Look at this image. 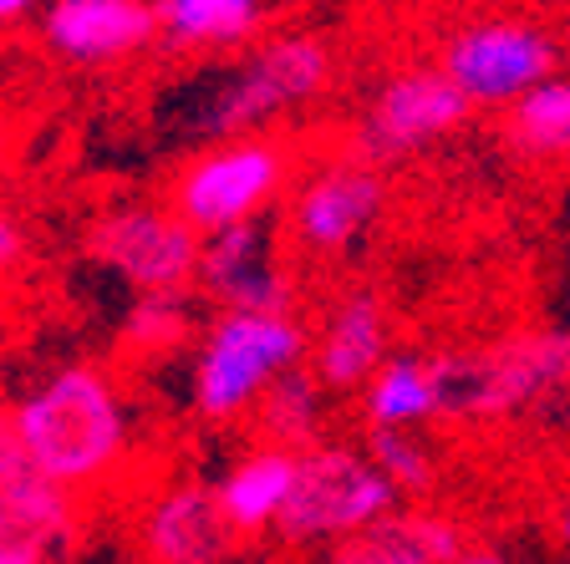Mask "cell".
I'll return each instance as SVG.
<instances>
[{
	"instance_id": "obj_1",
	"label": "cell",
	"mask_w": 570,
	"mask_h": 564,
	"mask_svg": "<svg viewBox=\"0 0 570 564\" xmlns=\"http://www.w3.org/2000/svg\"><path fill=\"white\" fill-rule=\"evenodd\" d=\"M336 82V57L321 36H271L229 61H199L154 92V128L178 142H229L265 132Z\"/></svg>"
},
{
	"instance_id": "obj_2",
	"label": "cell",
	"mask_w": 570,
	"mask_h": 564,
	"mask_svg": "<svg viewBox=\"0 0 570 564\" xmlns=\"http://www.w3.org/2000/svg\"><path fill=\"white\" fill-rule=\"evenodd\" d=\"M11 433L41 478L87 494L128 463L132 407L102 366L67 362L16 397Z\"/></svg>"
},
{
	"instance_id": "obj_3",
	"label": "cell",
	"mask_w": 570,
	"mask_h": 564,
	"mask_svg": "<svg viewBox=\"0 0 570 564\" xmlns=\"http://www.w3.org/2000/svg\"><path fill=\"white\" fill-rule=\"evenodd\" d=\"M306 346L311 342L301 316L219 310L194 352L189 407L204 423H239L271 397L285 372L306 366Z\"/></svg>"
},
{
	"instance_id": "obj_4",
	"label": "cell",
	"mask_w": 570,
	"mask_h": 564,
	"mask_svg": "<svg viewBox=\"0 0 570 564\" xmlns=\"http://www.w3.org/2000/svg\"><path fill=\"white\" fill-rule=\"evenodd\" d=\"M291 188H296L291 142L271 138V132H249V138L194 148L168 184V209L209 239L235 224L271 219L275 204L291 199Z\"/></svg>"
},
{
	"instance_id": "obj_5",
	"label": "cell",
	"mask_w": 570,
	"mask_h": 564,
	"mask_svg": "<svg viewBox=\"0 0 570 564\" xmlns=\"http://www.w3.org/2000/svg\"><path fill=\"white\" fill-rule=\"evenodd\" d=\"M403 494L397 483L367 458V447H346V443H321L311 453H301L296 488L285 498L275 534L285 544H342L352 534H362L367 524L397 514Z\"/></svg>"
},
{
	"instance_id": "obj_6",
	"label": "cell",
	"mask_w": 570,
	"mask_h": 564,
	"mask_svg": "<svg viewBox=\"0 0 570 564\" xmlns=\"http://www.w3.org/2000/svg\"><path fill=\"white\" fill-rule=\"evenodd\" d=\"M560 36L530 16H474L443 31L439 67L474 107H504L560 77Z\"/></svg>"
},
{
	"instance_id": "obj_7",
	"label": "cell",
	"mask_w": 570,
	"mask_h": 564,
	"mask_svg": "<svg viewBox=\"0 0 570 564\" xmlns=\"http://www.w3.org/2000/svg\"><path fill=\"white\" fill-rule=\"evenodd\" d=\"M428 362L443 392V417L479 423L570 392V336H520L474 352H439Z\"/></svg>"
},
{
	"instance_id": "obj_8",
	"label": "cell",
	"mask_w": 570,
	"mask_h": 564,
	"mask_svg": "<svg viewBox=\"0 0 570 564\" xmlns=\"http://www.w3.org/2000/svg\"><path fill=\"white\" fill-rule=\"evenodd\" d=\"M474 118V102L443 77L439 61H407L387 71L377 92L367 97L356 118V158L367 164H403L433 142L453 138Z\"/></svg>"
},
{
	"instance_id": "obj_9",
	"label": "cell",
	"mask_w": 570,
	"mask_h": 564,
	"mask_svg": "<svg viewBox=\"0 0 570 564\" xmlns=\"http://www.w3.org/2000/svg\"><path fill=\"white\" fill-rule=\"evenodd\" d=\"M87 249L138 295H174L199 280L204 235L168 204H118L87 229Z\"/></svg>"
},
{
	"instance_id": "obj_10",
	"label": "cell",
	"mask_w": 570,
	"mask_h": 564,
	"mask_svg": "<svg viewBox=\"0 0 570 564\" xmlns=\"http://www.w3.org/2000/svg\"><path fill=\"white\" fill-rule=\"evenodd\" d=\"M387 209V184L367 158H332L296 178L285 199V239L311 259L352 255L377 229Z\"/></svg>"
},
{
	"instance_id": "obj_11",
	"label": "cell",
	"mask_w": 570,
	"mask_h": 564,
	"mask_svg": "<svg viewBox=\"0 0 570 564\" xmlns=\"http://www.w3.org/2000/svg\"><path fill=\"white\" fill-rule=\"evenodd\" d=\"M199 295L219 310H255V316H296L301 285L285 255L275 219H249L204 239Z\"/></svg>"
},
{
	"instance_id": "obj_12",
	"label": "cell",
	"mask_w": 570,
	"mask_h": 564,
	"mask_svg": "<svg viewBox=\"0 0 570 564\" xmlns=\"http://www.w3.org/2000/svg\"><path fill=\"white\" fill-rule=\"evenodd\" d=\"M158 36V0H51L41 16V47L71 67H118Z\"/></svg>"
},
{
	"instance_id": "obj_13",
	"label": "cell",
	"mask_w": 570,
	"mask_h": 564,
	"mask_svg": "<svg viewBox=\"0 0 570 564\" xmlns=\"http://www.w3.org/2000/svg\"><path fill=\"white\" fill-rule=\"evenodd\" d=\"M138 544L148 564H229L239 534L204 483H174L138 518Z\"/></svg>"
},
{
	"instance_id": "obj_14",
	"label": "cell",
	"mask_w": 570,
	"mask_h": 564,
	"mask_svg": "<svg viewBox=\"0 0 570 564\" xmlns=\"http://www.w3.org/2000/svg\"><path fill=\"white\" fill-rule=\"evenodd\" d=\"M77 494L31 463L0 483V564H57L77 544Z\"/></svg>"
},
{
	"instance_id": "obj_15",
	"label": "cell",
	"mask_w": 570,
	"mask_h": 564,
	"mask_svg": "<svg viewBox=\"0 0 570 564\" xmlns=\"http://www.w3.org/2000/svg\"><path fill=\"white\" fill-rule=\"evenodd\" d=\"M387 356V306H382L377 290L356 285L326 310L311 372L321 376L326 392H362Z\"/></svg>"
},
{
	"instance_id": "obj_16",
	"label": "cell",
	"mask_w": 570,
	"mask_h": 564,
	"mask_svg": "<svg viewBox=\"0 0 570 564\" xmlns=\"http://www.w3.org/2000/svg\"><path fill=\"white\" fill-rule=\"evenodd\" d=\"M459 554L463 534L453 518L428 514V508H397L352 540L332 544L326 564H453Z\"/></svg>"
},
{
	"instance_id": "obj_17",
	"label": "cell",
	"mask_w": 570,
	"mask_h": 564,
	"mask_svg": "<svg viewBox=\"0 0 570 564\" xmlns=\"http://www.w3.org/2000/svg\"><path fill=\"white\" fill-rule=\"evenodd\" d=\"M265 26V0H158V47L168 57L245 51Z\"/></svg>"
},
{
	"instance_id": "obj_18",
	"label": "cell",
	"mask_w": 570,
	"mask_h": 564,
	"mask_svg": "<svg viewBox=\"0 0 570 564\" xmlns=\"http://www.w3.org/2000/svg\"><path fill=\"white\" fill-rule=\"evenodd\" d=\"M296 468H301V453H291V447H261V453L239 458L219 478L214 494H219V508H225V518L235 524L239 540L275 530L285 498L296 488Z\"/></svg>"
},
{
	"instance_id": "obj_19",
	"label": "cell",
	"mask_w": 570,
	"mask_h": 564,
	"mask_svg": "<svg viewBox=\"0 0 570 564\" xmlns=\"http://www.w3.org/2000/svg\"><path fill=\"white\" fill-rule=\"evenodd\" d=\"M362 412H367V427H423L433 417H443V392L433 362L413 352H397L377 366L367 387H362Z\"/></svg>"
},
{
	"instance_id": "obj_20",
	"label": "cell",
	"mask_w": 570,
	"mask_h": 564,
	"mask_svg": "<svg viewBox=\"0 0 570 564\" xmlns=\"http://www.w3.org/2000/svg\"><path fill=\"white\" fill-rule=\"evenodd\" d=\"M321 376L311 366H296L285 372L271 387V397L255 407L261 417V433L271 437V447H291V453H311L321 447V427H326V402H321Z\"/></svg>"
},
{
	"instance_id": "obj_21",
	"label": "cell",
	"mask_w": 570,
	"mask_h": 564,
	"mask_svg": "<svg viewBox=\"0 0 570 564\" xmlns=\"http://www.w3.org/2000/svg\"><path fill=\"white\" fill-rule=\"evenodd\" d=\"M504 142L520 158H570V77H550L504 112Z\"/></svg>"
},
{
	"instance_id": "obj_22",
	"label": "cell",
	"mask_w": 570,
	"mask_h": 564,
	"mask_svg": "<svg viewBox=\"0 0 570 564\" xmlns=\"http://www.w3.org/2000/svg\"><path fill=\"white\" fill-rule=\"evenodd\" d=\"M362 447H367V458L397 483V494H428L433 478H439V463H433L428 443L413 427H367Z\"/></svg>"
},
{
	"instance_id": "obj_23",
	"label": "cell",
	"mask_w": 570,
	"mask_h": 564,
	"mask_svg": "<svg viewBox=\"0 0 570 564\" xmlns=\"http://www.w3.org/2000/svg\"><path fill=\"white\" fill-rule=\"evenodd\" d=\"M189 290H174V295H138V306L128 310V326H122V342L142 356H158V352H174V346L189 342Z\"/></svg>"
},
{
	"instance_id": "obj_24",
	"label": "cell",
	"mask_w": 570,
	"mask_h": 564,
	"mask_svg": "<svg viewBox=\"0 0 570 564\" xmlns=\"http://www.w3.org/2000/svg\"><path fill=\"white\" fill-rule=\"evenodd\" d=\"M21 259H26V229H21V219L0 204V275H11Z\"/></svg>"
},
{
	"instance_id": "obj_25",
	"label": "cell",
	"mask_w": 570,
	"mask_h": 564,
	"mask_svg": "<svg viewBox=\"0 0 570 564\" xmlns=\"http://www.w3.org/2000/svg\"><path fill=\"white\" fill-rule=\"evenodd\" d=\"M21 447H16V433H11V412H0V483L11 478L16 468H21Z\"/></svg>"
},
{
	"instance_id": "obj_26",
	"label": "cell",
	"mask_w": 570,
	"mask_h": 564,
	"mask_svg": "<svg viewBox=\"0 0 570 564\" xmlns=\"http://www.w3.org/2000/svg\"><path fill=\"white\" fill-rule=\"evenodd\" d=\"M11 158H16V128H11V118L0 112V174L11 168Z\"/></svg>"
},
{
	"instance_id": "obj_27",
	"label": "cell",
	"mask_w": 570,
	"mask_h": 564,
	"mask_svg": "<svg viewBox=\"0 0 570 564\" xmlns=\"http://www.w3.org/2000/svg\"><path fill=\"white\" fill-rule=\"evenodd\" d=\"M41 0H0V26H11V21H21L26 11H36Z\"/></svg>"
},
{
	"instance_id": "obj_28",
	"label": "cell",
	"mask_w": 570,
	"mask_h": 564,
	"mask_svg": "<svg viewBox=\"0 0 570 564\" xmlns=\"http://www.w3.org/2000/svg\"><path fill=\"white\" fill-rule=\"evenodd\" d=\"M453 564H510V560H504V554H494V550H463Z\"/></svg>"
},
{
	"instance_id": "obj_29",
	"label": "cell",
	"mask_w": 570,
	"mask_h": 564,
	"mask_svg": "<svg viewBox=\"0 0 570 564\" xmlns=\"http://www.w3.org/2000/svg\"><path fill=\"white\" fill-rule=\"evenodd\" d=\"M556 530H560V540H566V550H570V504L560 508V518H556Z\"/></svg>"
}]
</instances>
